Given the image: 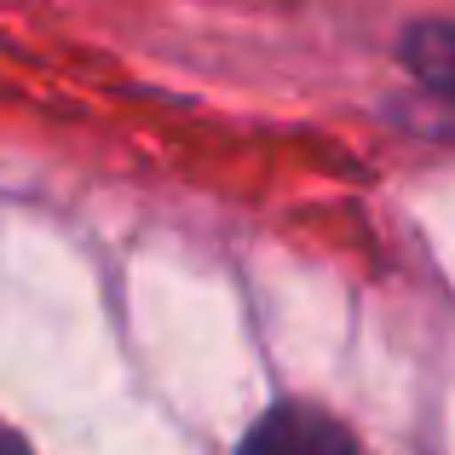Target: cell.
<instances>
[{
	"label": "cell",
	"instance_id": "1",
	"mask_svg": "<svg viewBox=\"0 0 455 455\" xmlns=\"http://www.w3.org/2000/svg\"><path fill=\"white\" fill-rule=\"evenodd\" d=\"M236 455H357V438L317 403H271L243 433Z\"/></svg>",
	"mask_w": 455,
	"mask_h": 455
},
{
	"label": "cell",
	"instance_id": "2",
	"mask_svg": "<svg viewBox=\"0 0 455 455\" xmlns=\"http://www.w3.org/2000/svg\"><path fill=\"white\" fill-rule=\"evenodd\" d=\"M403 69L421 87H433L444 104H455V23H410L403 29Z\"/></svg>",
	"mask_w": 455,
	"mask_h": 455
},
{
	"label": "cell",
	"instance_id": "3",
	"mask_svg": "<svg viewBox=\"0 0 455 455\" xmlns=\"http://www.w3.org/2000/svg\"><path fill=\"white\" fill-rule=\"evenodd\" d=\"M0 455H35V450H29V438H23V433H12V427L0 421Z\"/></svg>",
	"mask_w": 455,
	"mask_h": 455
}]
</instances>
